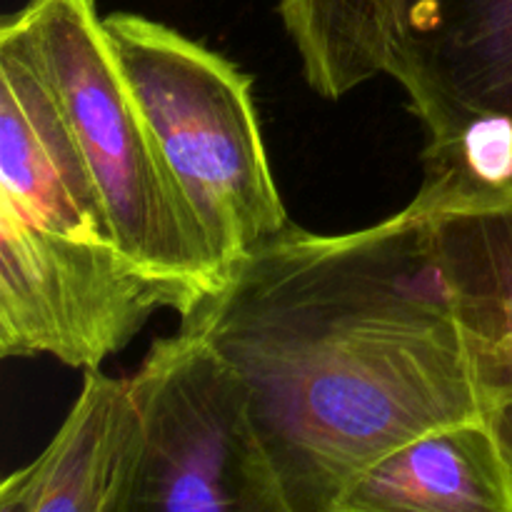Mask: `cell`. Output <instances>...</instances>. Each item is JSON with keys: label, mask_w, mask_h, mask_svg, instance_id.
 Wrapping results in <instances>:
<instances>
[{"label": "cell", "mask_w": 512, "mask_h": 512, "mask_svg": "<svg viewBox=\"0 0 512 512\" xmlns=\"http://www.w3.org/2000/svg\"><path fill=\"white\" fill-rule=\"evenodd\" d=\"M243 385L300 512H328L393 450L483 420L435 200L350 233L290 223L180 318Z\"/></svg>", "instance_id": "6da1fadb"}, {"label": "cell", "mask_w": 512, "mask_h": 512, "mask_svg": "<svg viewBox=\"0 0 512 512\" xmlns=\"http://www.w3.org/2000/svg\"><path fill=\"white\" fill-rule=\"evenodd\" d=\"M188 295L140 268L28 50L0 28V355L90 373Z\"/></svg>", "instance_id": "7a4b0ae2"}, {"label": "cell", "mask_w": 512, "mask_h": 512, "mask_svg": "<svg viewBox=\"0 0 512 512\" xmlns=\"http://www.w3.org/2000/svg\"><path fill=\"white\" fill-rule=\"evenodd\" d=\"M0 28L48 85L125 253L188 295L193 310L223 270L130 93L95 0H28Z\"/></svg>", "instance_id": "3957f363"}, {"label": "cell", "mask_w": 512, "mask_h": 512, "mask_svg": "<svg viewBox=\"0 0 512 512\" xmlns=\"http://www.w3.org/2000/svg\"><path fill=\"white\" fill-rule=\"evenodd\" d=\"M120 70L220 270L290 225L265 148L253 80L170 25L105 15Z\"/></svg>", "instance_id": "277c9868"}, {"label": "cell", "mask_w": 512, "mask_h": 512, "mask_svg": "<svg viewBox=\"0 0 512 512\" xmlns=\"http://www.w3.org/2000/svg\"><path fill=\"white\" fill-rule=\"evenodd\" d=\"M143 448L128 512H300L233 370L180 328L133 375Z\"/></svg>", "instance_id": "5b68a950"}, {"label": "cell", "mask_w": 512, "mask_h": 512, "mask_svg": "<svg viewBox=\"0 0 512 512\" xmlns=\"http://www.w3.org/2000/svg\"><path fill=\"white\" fill-rule=\"evenodd\" d=\"M388 75L428 143L470 125L512 128V0H408Z\"/></svg>", "instance_id": "8992f818"}, {"label": "cell", "mask_w": 512, "mask_h": 512, "mask_svg": "<svg viewBox=\"0 0 512 512\" xmlns=\"http://www.w3.org/2000/svg\"><path fill=\"white\" fill-rule=\"evenodd\" d=\"M473 350L480 408L512 475V200L423 180Z\"/></svg>", "instance_id": "52a82bcc"}, {"label": "cell", "mask_w": 512, "mask_h": 512, "mask_svg": "<svg viewBox=\"0 0 512 512\" xmlns=\"http://www.w3.org/2000/svg\"><path fill=\"white\" fill-rule=\"evenodd\" d=\"M328 512H512V475L485 420H473L380 458Z\"/></svg>", "instance_id": "ba28073f"}, {"label": "cell", "mask_w": 512, "mask_h": 512, "mask_svg": "<svg viewBox=\"0 0 512 512\" xmlns=\"http://www.w3.org/2000/svg\"><path fill=\"white\" fill-rule=\"evenodd\" d=\"M143 448L133 378L85 373L78 400L43 455L38 512H128Z\"/></svg>", "instance_id": "9c48e42d"}, {"label": "cell", "mask_w": 512, "mask_h": 512, "mask_svg": "<svg viewBox=\"0 0 512 512\" xmlns=\"http://www.w3.org/2000/svg\"><path fill=\"white\" fill-rule=\"evenodd\" d=\"M408 0H280L310 88L340 100L378 75H388Z\"/></svg>", "instance_id": "30bf717a"}, {"label": "cell", "mask_w": 512, "mask_h": 512, "mask_svg": "<svg viewBox=\"0 0 512 512\" xmlns=\"http://www.w3.org/2000/svg\"><path fill=\"white\" fill-rule=\"evenodd\" d=\"M45 460L38 455L25 468L13 470L0 485V512H38L43 493Z\"/></svg>", "instance_id": "8fae6325"}]
</instances>
